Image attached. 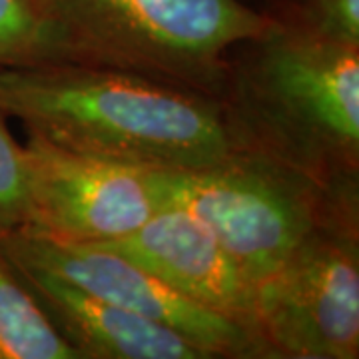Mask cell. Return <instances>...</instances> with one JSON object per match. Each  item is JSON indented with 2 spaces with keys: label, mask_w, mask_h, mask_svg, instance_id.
I'll return each instance as SVG.
<instances>
[{
  "label": "cell",
  "mask_w": 359,
  "mask_h": 359,
  "mask_svg": "<svg viewBox=\"0 0 359 359\" xmlns=\"http://www.w3.org/2000/svg\"><path fill=\"white\" fill-rule=\"evenodd\" d=\"M0 110L28 138L130 166L186 170L238 152L218 98L114 66H0Z\"/></svg>",
  "instance_id": "cell-1"
},
{
  "label": "cell",
  "mask_w": 359,
  "mask_h": 359,
  "mask_svg": "<svg viewBox=\"0 0 359 359\" xmlns=\"http://www.w3.org/2000/svg\"><path fill=\"white\" fill-rule=\"evenodd\" d=\"M219 102L238 152L359 190V46L273 20L231 50Z\"/></svg>",
  "instance_id": "cell-2"
},
{
  "label": "cell",
  "mask_w": 359,
  "mask_h": 359,
  "mask_svg": "<svg viewBox=\"0 0 359 359\" xmlns=\"http://www.w3.org/2000/svg\"><path fill=\"white\" fill-rule=\"evenodd\" d=\"M66 60L114 66L218 98L231 50L273 18L238 0H44Z\"/></svg>",
  "instance_id": "cell-3"
},
{
  "label": "cell",
  "mask_w": 359,
  "mask_h": 359,
  "mask_svg": "<svg viewBox=\"0 0 359 359\" xmlns=\"http://www.w3.org/2000/svg\"><path fill=\"white\" fill-rule=\"evenodd\" d=\"M156 182L166 202L186 205L214 231L254 287L335 205L359 198V190H330L302 172L248 152L202 168H156Z\"/></svg>",
  "instance_id": "cell-4"
},
{
  "label": "cell",
  "mask_w": 359,
  "mask_h": 359,
  "mask_svg": "<svg viewBox=\"0 0 359 359\" xmlns=\"http://www.w3.org/2000/svg\"><path fill=\"white\" fill-rule=\"evenodd\" d=\"M256 330L273 359L359 358V198L335 205L257 283Z\"/></svg>",
  "instance_id": "cell-5"
},
{
  "label": "cell",
  "mask_w": 359,
  "mask_h": 359,
  "mask_svg": "<svg viewBox=\"0 0 359 359\" xmlns=\"http://www.w3.org/2000/svg\"><path fill=\"white\" fill-rule=\"evenodd\" d=\"M0 248L14 264L50 271L118 308L178 332L210 359H273L252 330L200 308L112 250L60 242L28 226L0 236Z\"/></svg>",
  "instance_id": "cell-6"
},
{
  "label": "cell",
  "mask_w": 359,
  "mask_h": 359,
  "mask_svg": "<svg viewBox=\"0 0 359 359\" xmlns=\"http://www.w3.org/2000/svg\"><path fill=\"white\" fill-rule=\"evenodd\" d=\"M28 228L70 244H106L134 230L166 204L156 168L74 154L28 138Z\"/></svg>",
  "instance_id": "cell-7"
},
{
  "label": "cell",
  "mask_w": 359,
  "mask_h": 359,
  "mask_svg": "<svg viewBox=\"0 0 359 359\" xmlns=\"http://www.w3.org/2000/svg\"><path fill=\"white\" fill-rule=\"evenodd\" d=\"M94 245L148 269L200 308L238 321L259 337L256 287L245 280L214 231L186 205L166 202L138 230Z\"/></svg>",
  "instance_id": "cell-8"
},
{
  "label": "cell",
  "mask_w": 359,
  "mask_h": 359,
  "mask_svg": "<svg viewBox=\"0 0 359 359\" xmlns=\"http://www.w3.org/2000/svg\"><path fill=\"white\" fill-rule=\"evenodd\" d=\"M14 268L80 359H210L178 332L118 308L50 271L20 264Z\"/></svg>",
  "instance_id": "cell-9"
},
{
  "label": "cell",
  "mask_w": 359,
  "mask_h": 359,
  "mask_svg": "<svg viewBox=\"0 0 359 359\" xmlns=\"http://www.w3.org/2000/svg\"><path fill=\"white\" fill-rule=\"evenodd\" d=\"M0 359H80L0 248Z\"/></svg>",
  "instance_id": "cell-10"
},
{
  "label": "cell",
  "mask_w": 359,
  "mask_h": 359,
  "mask_svg": "<svg viewBox=\"0 0 359 359\" xmlns=\"http://www.w3.org/2000/svg\"><path fill=\"white\" fill-rule=\"evenodd\" d=\"M66 60L44 0H0V66Z\"/></svg>",
  "instance_id": "cell-11"
},
{
  "label": "cell",
  "mask_w": 359,
  "mask_h": 359,
  "mask_svg": "<svg viewBox=\"0 0 359 359\" xmlns=\"http://www.w3.org/2000/svg\"><path fill=\"white\" fill-rule=\"evenodd\" d=\"M28 170L25 144H18L8 130L6 114L0 110V236L28 226Z\"/></svg>",
  "instance_id": "cell-12"
},
{
  "label": "cell",
  "mask_w": 359,
  "mask_h": 359,
  "mask_svg": "<svg viewBox=\"0 0 359 359\" xmlns=\"http://www.w3.org/2000/svg\"><path fill=\"white\" fill-rule=\"evenodd\" d=\"M280 20L327 42L359 46V0H302Z\"/></svg>",
  "instance_id": "cell-13"
},
{
  "label": "cell",
  "mask_w": 359,
  "mask_h": 359,
  "mask_svg": "<svg viewBox=\"0 0 359 359\" xmlns=\"http://www.w3.org/2000/svg\"><path fill=\"white\" fill-rule=\"evenodd\" d=\"M238 2H242L250 11L262 14V16L280 20L292 13L302 0H238Z\"/></svg>",
  "instance_id": "cell-14"
}]
</instances>
